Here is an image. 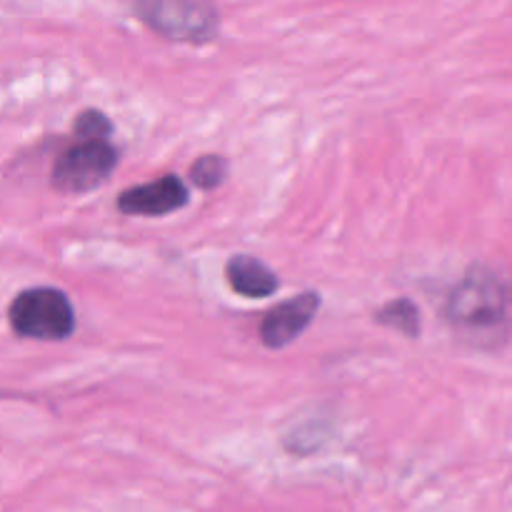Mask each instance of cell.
Listing matches in <instances>:
<instances>
[{"label":"cell","instance_id":"6da1fadb","mask_svg":"<svg viewBox=\"0 0 512 512\" xmlns=\"http://www.w3.org/2000/svg\"><path fill=\"white\" fill-rule=\"evenodd\" d=\"M445 318L463 338L478 345H490L495 338L508 333L512 288L490 270H470L450 293Z\"/></svg>","mask_w":512,"mask_h":512},{"label":"cell","instance_id":"7a4b0ae2","mask_svg":"<svg viewBox=\"0 0 512 512\" xmlns=\"http://www.w3.org/2000/svg\"><path fill=\"white\" fill-rule=\"evenodd\" d=\"M128 5L150 30L175 43L203 45L218 35L213 0H128Z\"/></svg>","mask_w":512,"mask_h":512},{"label":"cell","instance_id":"3957f363","mask_svg":"<svg viewBox=\"0 0 512 512\" xmlns=\"http://www.w3.org/2000/svg\"><path fill=\"white\" fill-rule=\"evenodd\" d=\"M10 325L18 335L33 340H65L75 330V313L65 293L55 288L23 290L10 303Z\"/></svg>","mask_w":512,"mask_h":512},{"label":"cell","instance_id":"277c9868","mask_svg":"<svg viewBox=\"0 0 512 512\" xmlns=\"http://www.w3.org/2000/svg\"><path fill=\"white\" fill-rule=\"evenodd\" d=\"M115 163L118 150L108 138H80V143L65 150L53 165L50 183L60 193H88L110 178Z\"/></svg>","mask_w":512,"mask_h":512},{"label":"cell","instance_id":"5b68a950","mask_svg":"<svg viewBox=\"0 0 512 512\" xmlns=\"http://www.w3.org/2000/svg\"><path fill=\"white\" fill-rule=\"evenodd\" d=\"M320 308L318 293H300L285 303L275 305L260 323V340L268 348H285L293 343L310 323Z\"/></svg>","mask_w":512,"mask_h":512},{"label":"cell","instance_id":"8992f818","mask_svg":"<svg viewBox=\"0 0 512 512\" xmlns=\"http://www.w3.org/2000/svg\"><path fill=\"white\" fill-rule=\"evenodd\" d=\"M185 203H188V188L175 175H165L153 183L123 190L118 198L120 213L145 215V218L175 213V210L185 208Z\"/></svg>","mask_w":512,"mask_h":512},{"label":"cell","instance_id":"52a82bcc","mask_svg":"<svg viewBox=\"0 0 512 512\" xmlns=\"http://www.w3.org/2000/svg\"><path fill=\"white\" fill-rule=\"evenodd\" d=\"M225 275H228L230 288L243 298H268L278 290V278H275L273 270L253 255L230 258Z\"/></svg>","mask_w":512,"mask_h":512},{"label":"cell","instance_id":"ba28073f","mask_svg":"<svg viewBox=\"0 0 512 512\" xmlns=\"http://www.w3.org/2000/svg\"><path fill=\"white\" fill-rule=\"evenodd\" d=\"M375 320H378L380 325H385V328H393L398 330V333L408 335V338H418L420 333V313L418 308H415L413 300L408 298L388 303L378 315H375Z\"/></svg>","mask_w":512,"mask_h":512},{"label":"cell","instance_id":"9c48e42d","mask_svg":"<svg viewBox=\"0 0 512 512\" xmlns=\"http://www.w3.org/2000/svg\"><path fill=\"white\" fill-rule=\"evenodd\" d=\"M225 175H228V160L213 153L198 158L193 163V168H190V180L203 190L218 188L225 180Z\"/></svg>","mask_w":512,"mask_h":512},{"label":"cell","instance_id":"30bf717a","mask_svg":"<svg viewBox=\"0 0 512 512\" xmlns=\"http://www.w3.org/2000/svg\"><path fill=\"white\" fill-rule=\"evenodd\" d=\"M113 125L100 110H83L75 120V133L78 138H108Z\"/></svg>","mask_w":512,"mask_h":512}]
</instances>
